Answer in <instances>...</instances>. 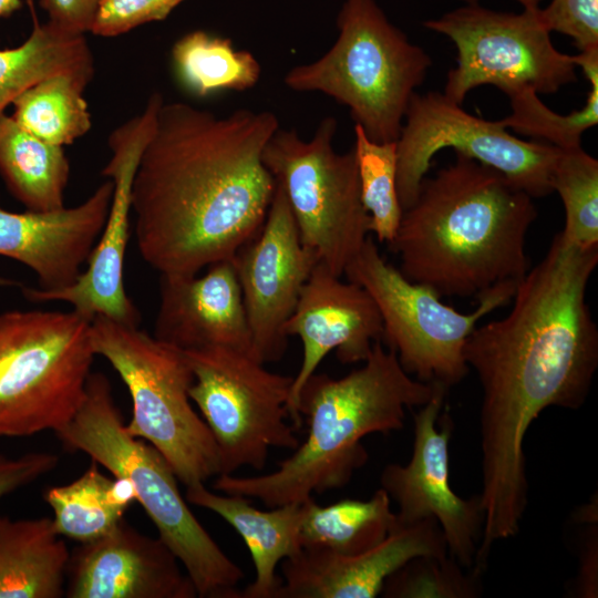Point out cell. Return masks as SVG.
<instances>
[{
	"label": "cell",
	"mask_w": 598,
	"mask_h": 598,
	"mask_svg": "<svg viewBox=\"0 0 598 598\" xmlns=\"http://www.w3.org/2000/svg\"><path fill=\"white\" fill-rule=\"evenodd\" d=\"M598 247L556 235L543 258L517 283L513 308L476 327L464 358L480 380L484 511L482 545L515 536L527 506L523 443L549 406L577 410L598 367V328L586 302Z\"/></svg>",
	"instance_id": "obj_1"
},
{
	"label": "cell",
	"mask_w": 598,
	"mask_h": 598,
	"mask_svg": "<svg viewBox=\"0 0 598 598\" xmlns=\"http://www.w3.org/2000/svg\"><path fill=\"white\" fill-rule=\"evenodd\" d=\"M278 128L269 111L163 102L131 193L137 248L159 275L230 260L259 233L276 188L262 151Z\"/></svg>",
	"instance_id": "obj_2"
},
{
	"label": "cell",
	"mask_w": 598,
	"mask_h": 598,
	"mask_svg": "<svg viewBox=\"0 0 598 598\" xmlns=\"http://www.w3.org/2000/svg\"><path fill=\"white\" fill-rule=\"evenodd\" d=\"M455 154L453 164L422 179L390 245L408 280L440 297L480 298L528 271L526 236L537 209L502 173Z\"/></svg>",
	"instance_id": "obj_3"
},
{
	"label": "cell",
	"mask_w": 598,
	"mask_h": 598,
	"mask_svg": "<svg viewBox=\"0 0 598 598\" xmlns=\"http://www.w3.org/2000/svg\"><path fill=\"white\" fill-rule=\"evenodd\" d=\"M434 388L412 379L395 352L377 341L361 368L339 379L315 372L307 380L297 409L308 434L277 470L257 476L220 474L213 487L269 507L342 488L368 460L361 440L401 430L405 409L425 404Z\"/></svg>",
	"instance_id": "obj_4"
},
{
	"label": "cell",
	"mask_w": 598,
	"mask_h": 598,
	"mask_svg": "<svg viewBox=\"0 0 598 598\" xmlns=\"http://www.w3.org/2000/svg\"><path fill=\"white\" fill-rule=\"evenodd\" d=\"M56 435L131 484L135 499L183 565L199 597L238 598L243 570L194 516L167 460L125 430L103 373L90 374L79 410Z\"/></svg>",
	"instance_id": "obj_5"
},
{
	"label": "cell",
	"mask_w": 598,
	"mask_h": 598,
	"mask_svg": "<svg viewBox=\"0 0 598 598\" xmlns=\"http://www.w3.org/2000/svg\"><path fill=\"white\" fill-rule=\"evenodd\" d=\"M339 35L318 60L283 79L296 92H320L348 106L355 125L378 143L395 142L431 56L393 25L375 0H346Z\"/></svg>",
	"instance_id": "obj_6"
},
{
	"label": "cell",
	"mask_w": 598,
	"mask_h": 598,
	"mask_svg": "<svg viewBox=\"0 0 598 598\" xmlns=\"http://www.w3.org/2000/svg\"><path fill=\"white\" fill-rule=\"evenodd\" d=\"M95 355L103 357L126 385L133 404L125 430L153 445L186 487L220 474L218 451L194 410L193 373L185 352L153 334L105 317L91 321Z\"/></svg>",
	"instance_id": "obj_7"
},
{
	"label": "cell",
	"mask_w": 598,
	"mask_h": 598,
	"mask_svg": "<svg viewBox=\"0 0 598 598\" xmlns=\"http://www.w3.org/2000/svg\"><path fill=\"white\" fill-rule=\"evenodd\" d=\"M75 311L0 313V436L58 432L79 410L95 357Z\"/></svg>",
	"instance_id": "obj_8"
},
{
	"label": "cell",
	"mask_w": 598,
	"mask_h": 598,
	"mask_svg": "<svg viewBox=\"0 0 598 598\" xmlns=\"http://www.w3.org/2000/svg\"><path fill=\"white\" fill-rule=\"evenodd\" d=\"M337 128V120L327 116L305 141L296 130L279 127L264 147L262 162L286 193L302 244L341 277L371 229L354 151L333 148Z\"/></svg>",
	"instance_id": "obj_9"
},
{
	"label": "cell",
	"mask_w": 598,
	"mask_h": 598,
	"mask_svg": "<svg viewBox=\"0 0 598 598\" xmlns=\"http://www.w3.org/2000/svg\"><path fill=\"white\" fill-rule=\"evenodd\" d=\"M343 275L374 300L382 318V338L405 372L447 389L461 382L470 370L464 346L478 321L508 303L517 287L515 282L497 285L478 298L473 312L461 313L443 303L432 289L408 280L388 264L371 237Z\"/></svg>",
	"instance_id": "obj_10"
},
{
	"label": "cell",
	"mask_w": 598,
	"mask_h": 598,
	"mask_svg": "<svg viewBox=\"0 0 598 598\" xmlns=\"http://www.w3.org/2000/svg\"><path fill=\"white\" fill-rule=\"evenodd\" d=\"M184 352L193 373L189 398L214 437L220 474L262 470L271 447L297 448L296 429L287 422L293 377L228 347Z\"/></svg>",
	"instance_id": "obj_11"
},
{
	"label": "cell",
	"mask_w": 598,
	"mask_h": 598,
	"mask_svg": "<svg viewBox=\"0 0 598 598\" xmlns=\"http://www.w3.org/2000/svg\"><path fill=\"white\" fill-rule=\"evenodd\" d=\"M423 25L456 47V65L447 72L444 95L462 105L467 93L493 85L507 96L526 89L554 94L577 81L573 55L558 51L540 8L520 13L466 4Z\"/></svg>",
	"instance_id": "obj_12"
},
{
	"label": "cell",
	"mask_w": 598,
	"mask_h": 598,
	"mask_svg": "<svg viewBox=\"0 0 598 598\" xmlns=\"http://www.w3.org/2000/svg\"><path fill=\"white\" fill-rule=\"evenodd\" d=\"M448 147L498 171L533 198L553 193L560 148L515 137L499 121L474 116L444 93L415 92L395 141L396 189L403 210L414 203L433 156Z\"/></svg>",
	"instance_id": "obj_13"
},
{
	"label": "cell",
	"mask_w": 598,
	"mask_h": 598,
	"mask_svg": "<svg viewBox=\"0 0 598 598\" xmlns=\"http://www.w3.org/2000/svg\"><path fill=\"white\" fill-rule=\"evenodd\" d=\"M164 99L153 93L144 110L114 128L107 138L111 157L102 175L113 183L109 215L89 259L87 267L71 285L55 290L22 288L34 302L63 301L92 320L105 317L138 326L141 315L125 291L123 268L132 213V184L140 158L156 125Z\"/></svg>",
	"instance_id": "obj_14"
},
{
	"label": "cell",
	"mask_w": 598,
	"mask_h": 598,
	"mask_svg": "<svg viewBox=\"0 0 598 598\" xmlns=\"http://www.w3.org/2000/svg\"><path fill=\"white\" fill-rule=\"evenodd\" d=\"M231 260L250 331V354L264 364L279 361L288 344L286 323L319 259L302 244L277 181L261 229Z\"/></svg>",
	"instance_id": "obj_15"
},
{
	"label": "cell",
	"mask_w": 598,
	"mask_h": 598,
	"mask_svg": "<svg viewBox=\"0 0 598 598\" xmlns=\"http://www.w3.org/2000/svg\"><path fill=\"white\" fill-rule=\"evenodd\" d=\"M446 390L435 383L433 395L413 417L414 441L410 462L406 465L388 464L381 473L380 484L399 506L396 524L435 519L451 557L470 569L474 567L482 537L484 511L480 495L464 499L453 492L448 482L452 421L447 414L442 417L444 426L436 427Z\"/></svg>",
	"instance_id": "obj_16"
},
{
	"label": "cell",
	"mask_w": 598,
	"mask_h": 598,
	"mask_svg": "<svg viewBox=\"0 0 598 598\" xmlns=\"http://www.w3.org/2000/svg\"><path fill=\"white\" fill-rule=\"evenodd\" d=\"M285 330L288 337H299L303 349L288 405L297 430L302 423L297 409L299 393L323 358L337 350L343 364L363 362L373 344L382 339L383 323L374 300L364 288L342 281L318 262L302 287Z\"/></svg>",
	"instance_id": "obj_17"
},
{
	"label": "cell",
	"mask_w": 598,
	"mask_h": 598,
	"mask_svg": "<svg viewBox=\"0 0 598 598\" xmlns=\"http://www.w3.org/2000/svg\"><path fill=\"white\" fill-rule=\"evenodd\" d=\"M446 555L435 519L411 525L395 522L385 539L367 551L339 555L306 547L282 560V582L275 598H374L385 580L411 559Z\"/></svg>",
	"instance_id": "obj_18"
},
{
	"label": "cell",
	"mask_w": 598,
	"mask_h": 598,
	"mask_svg": "<svg viewBox=\"0 0 598 598\" xmlns=\"http://www.w3.org/2000/svg\"><path fill=\"white\" fill-rule=\"evenodd\" d=\"M159 538L124 519L107 535L80 544L70 555L69 598H195L197 590Z\"/></svg>",
	"instance_id": "obj_19"
},
{
	"label": "cell",
	"mask_w": 598,
	"mask_h": 598,
	"mask_svg": "<svg viewBox=\"0 0 598 598\" xmlns=\"http://www.w3.org/2000/svg\"><path fill=\"white\" fill-rule=\"evenodd\" d=\"M112 194L113 183L109 179L74 207L23 213L0 207V256L30 268L40 289L71 285L100 238Z\"/></svg>",
	"instance_id": "obj_20"
},
{
	"label": "cell",
	"mask_w": 598,
	"mask_h": 598,
	"mask_svg": "<svg viewBox=\"0 0 598 598\" xmlns=\"http://www.w3.org/2000/svg\"><path fill=\"white\" fill-rule=\"evenodd\" d=\"M196 275H161L153 336L183 351L228 347L250 353L251 338L233 260Z\"/></svg>",
	"instance_id": "obj_21"
},
{
	"label": "cell",
	"mask_w": 598,
	"mask_h": 598,
	"mask_svg": "<svg viewBox=\"0 0 598 598\" xmlns=\"http://www.w3.org/2000/svg\"><path fill=\"white\" fill-rule=\"evenodd\" d=\"M185 499L220 516L249 549L255 580L239 589L238 598H275L282 582L276 573L277 565L302 549L299 535L309 498L260 511L247 497L216 494L205 484H196L186 487Z\"/></svg>",
	"instance_id": "obj_22"
},
{
	"label": "cell",
	"mask_w": 598,
	"mask_h": 598,
	"mask_svg": "<svg viewBox=\"0 0 598 598\" xmlns=\"http://www.w3.org/2000/svg\"><path fill=\"white\" fill-rule=\"evenodd\" d=\"M70 553L49 517L0 515V598H60Z\"/></svg>",
	"instance_id": "obj_23"
},
{
	"label": "cell",
	"mask_w": 598,
	"mask_h": 598,
	"mask_svg": "<svg viewBox=\"0 0 598 598\" xmlns=\"http://www.w3.org/2000/svg\"><path fill=\"white\" fill-rule=\"evenodd\" d=\"M0 175L27 210L64 207L70 164L63 147L37 137L7 114L0 118Z\"/></svg>",
	"instance_id": "obj_24"
},
{
	"label": "cell",
	"mask_w": 598,
	"mask_h": 598,
	"mask_svg": "<svg viewBox=\"0 0 598 598\" xmlns=\"http://www.w3.org/2000/svg\"><path fill=\"white\" fill-rule=\"evenodd\" d=\"M33 25L23 43L0 49V118L6 109L38 81L62 72L94 75V59L85 34L68 32L48 21Z\"/></svg>",
	"instance_id": "obj_25"
},
{
	"label": "cell",
	"mask_w": 598,
	"mask_h": 598,
	"mask_svg": "<svg viewBox=\"0 0 598 598\" xmlns=\"http://www.w3.org/2000/svg\"><path fill=\"white\" fill-rule=\"evenodd\" d=\"M44 499L53 511L56 532L85 544L110 534L124 519L135 495L126 480L104 475L92 461L73 482L49 488Z\"/></svg>",
	"instance_id": "obj_26"
},
{
	"label": "cell",
	"mask_w": 598,
	"mask_h": 598,
	"mask_svg": "<svg viewBox=\"0 0 598 598\" xmlns=\"http://www.w3.org/2000/svg\"><path fill=\"white\" fill-rule=\"evenodd\" d=\"M394 525L391 498L381 487L368 501L342 499L320 506L310 497L299 539L302 548L357 555L379 545Z\"/></svg>",
	"instance_id": "obj_27"
},
{
	"label": "cell",
	"mask_w": 598,
	"mask_h": 598,
	"mask_svg": "<svg viewBox=\"0 0 598 598\" xmlns=\"http://www.w3.org/2000/svg\"><path fill=\"white\" fill-rule=\"evenodd\" d=\"M171 56L176 80L197 97L249 90L261 75V65L251 52L237 50L230 39L203 30L179 38Z\"/></svg>",
	"instance_id": "obj_28"
},
{
	"label": "cell",
	"mask_w": 598,
	"mask_h": 598,
	"mask_svg": "<svg viewBox=\"0 0 598 598\" xmlns=\"http://www.w3.org/2000/svg\"><path fill=\"white\" fill-rule=\"evenodd\" d=\"M93 78L78 72L44 78L13 101L11 116L50 144L70 145L91 130V113L83 94Z\"/></svg>",
	"instance_id": "obj_29"
},
{
	"label": "cell",
	"mask_w": 598,
	"mask_h": 598,
	"mask_svg": "<svg viewBox=\"0 0 598 598\" xmlns=\"http://www.w3.org/2000/svg\"><path fill=\"white\" fill-rule=\"evenodd\" d=\"M590 83L586 104L568 115L548 109L538 94L526 89L509 95L512 113L498 120L503 127L518 134L543 138L560 150L581 147L582 134L598 123V48L573 55Z\"/></svg>",
	"instance_id": "obj_30"
},
{
	"label": "cell",
	"mask_w": 598,
	"mask_h": 598,
	"mask_svg": "<svg viewBox=\"0 0 598 598\" xmlns=\"http://www.w3.org/2000/svg\"><path fill=\"white\" fill-rule=\"evenodd\" d=\"M353 151L358 165L362 204L370 216V229L380 243H392L403 209L396 189L395 142L370 140L354 124Z\"/></svg>",
	"instance_id": "obj_31"
},
{
	"label": "cell",
	"mask_w": 598,
	"mask_h": 598,
	"mask_svg": "<svg viewBox=\"0 0 598 598\" xmlns=\"http://www.w3.org/2000/svg\"><path fill=\"white\" fill-rule=\"evenodd\" d=\"M551 187L565 209L561 238L581 248L598 247V161L581 147L560 150Z\"/></svg>",
	"instance_id": "obj_32"
},
{
	"label": "cell",
	"mask_w": 598,
	"mask_h": 598,
	"mask_svg": "<svg viewBox=\"0 0 598 598\" xmlns=\"http://www.w3.org/2000/svg\"><path fill=\"white\" fill-rule=\"evenodd\" d=\"M451 556H419L392 574L384 582L381 594L399 598H473L481 591V574L471 575Z\"/></svg>",
	"instance_id": "obj_33"
},
{
	"label": "cell",
	"mask_w": 598,
	"mask_h": 598,
	"mask_svg": "<svg viewBox=\"0 0 598 598\" xmlns=\"http://www.w3.org/2000/svg\"><path fill=\"white\" fill-rule=\"evenodd\" d=\"M185 0H101L91 28L99 37H117L145 23L162 21Z\"/></svg>",
	"instance_id": "obj_34"
},
{
	"label": "cell",
	"mask_w": 598,
	"mask_h": 598,
	"mask_svg": "<svg viewBox=\"0 0 598 598\" xmlns=\"http://www.w3.org/2000/svg\"><path fill=\"white\" fill-rule=\"evenodd\" d=\"M540 16L550 32L571 38L579 52L598 48V0H551Z\"/></svg>",
	"instance_id": "obj_35"
},
{
	"label": "cell",
	"mask_w": 598,
	"mask_h": 598,
	"mask_svg": "<svg viewBox=\"0 0 598 598\" xmlns=\"http://www.w3.org/2000/svg\"><path fill=\"white\" fill-rule=\"evenodd\" d=\"M59 457L49 452H28L17 457L0 453V501L50 473Z\"/></svg>",
	"instance_id": "obj_36"
},
{
	"label": "cell",
	"mask_w": 598,
	"mask_h": 598,
	"mask_svg": "<svg viewBox=\"0 0 598 598\" xmlns=\"http://www.w3.org/2000/svg\"><path fill=\"white\" fill-rule=\"evenodd\" d=\"M101 0H40L50 22L61 29L85 34L91 32L94 17Z\"/></svg>",
	"instance_id": "obj_37"
},
{
	"label": "cell",
	"mask_w": 598,
	"mask_h": 598,
	"mask_svg": "<svg viewBox=\"0 0 598 598\" xmlns=\"http://www.w3.org/2000/svg\"><path fill=\"white\" fill-rule=\"evenodd\" d=\"M597 535V534H596ZM594 533L587 537L581 554V570L578 577V591L581 597H597V537Z\"/></svg>",
	"instance_id": "obj_38"
},
{
	"label": "cell",
	"mask_w": 598,
	"mask_h": 598,
	"mask_svg": "<svg viewBox=\"0 0 598 598\" xmlns=\"http://www.w3.org/2000/svg\"><path fill=\"white\" fill-rule=\"evenodd\" d=\"M22 0H0V18H7L22 8Z\"/></svg>",
	"instance_id": "obj_39"
},
{
	"label": "cell",
	"mask_w": 598,
	"mask_h": 598,
	"mask_svg": "<svg viewBox=\"0 0 598 598\" xmlns=\"http://www.w3.org/2000/svg\"><path fill=\"white\" fill-rule=\"evenodd\" d=\"M464 2H466L467 4H473V3H478L480 0H462ZM517 2H519L524 9H537L539 8V3L543 1V0H516Z\"/></svg>",
	"instance_id": "obj_40"
}]
</instances>
